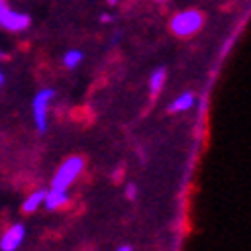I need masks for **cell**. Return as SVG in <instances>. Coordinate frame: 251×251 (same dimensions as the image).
Masks as SVG:
<instances>
[{
	"label": "cell",
	"instance_id": "12",
	"mask_svg": "<svg viewBox=\"0 0 251 251\" xmlns=\"http://www.w3.org/2000/svg\"><path fill=\"white\" fill-rule=\"evenodd\" d=\"M112 21V15H108V12H102L100 15V23H110Z\"/></svg>",
	"mask_w": 251,
	"mask_h": 251
},
{
	"label": "cell",
	"instance_id": "14",
	"mask_svg": "<svg viewBox=\"0 0 251 251\" xmlns=\"http://www.w3.org/2000/svg\"><path fill=\"white\" fill-rule=\"evenodd\" d=\"M4 82H6V76H4V72H2V70H0V86H2Z\"/></svg>",
	"mask_w": 251,
	"mask_h": 251
},
{
	"label": "cell",
	"instance_id": "1",
	"mask_svg": "<svg viewBox=\"0 0 251 251\" xmlns=\"http://www.w3.org/2000/svg\"><path fill=\"white\" fill-rule=\"evenodd\" d=\"M84 170V159L74 155L68 157L64 164L59 166V170L53 176V182H51V190L55 192H68V188L76 182V178L80 176V172Z\"/></svg>",
	"mask_w": 251,
	"mask_h": 251
},
{
	"label": "cell",
	"instance_id": "10",
	"mask_svg": "<svg viewBox=\"0 0 251 251\" xmlns=\"http://www.w3.org/2000/svg\"><path fill=\"white\" fill-rule=\"evenodd\" d=\"M82 59H84V53L80 51V49H72V51H68L64 55V66L68 70H74V68H78L82 64Z\"/></svg>",
	"mask_w": 251,
	"mask_h": 251
},
{
	"label": "cell",
	"instance_id": "8",
	"mask_svg": "<svg viewBox=\"0 0 251 251\" xmlns=\"http://www.w3.org/2000/svg\"><path fill=\"white\" fill-rule=\"evenodd\" d=\"M43 202H45V190H37V192L29 194V196H27V200L23 202V212H27V215H31V212H35V210L39 208Z\"/></svg>",
	"mask_w": 251,
	"mask_h": 251
},
{
	"label": "cell",
	"instance_id": "13",
	"mask_svg": "<svg viewBox=\"0 0 251 251\" xmlns=\"http://www.w3.org/2000/svg\"><path fill=\"white\" fill-rule=\"evenodd\" d=\"M117 251H133V247H131V245H121Z\"/></svg>",
	"mask_w": 251,
	"mask_h": 251
},
{
	"label": "cell",
	"instance_id": "4",
	"mask_svg": "<svg viewBox=\"0 0 251 251\" xmlns=\"http://www.w3.org/2000/svg\"><path fill=\"white\" fill-rule=\"evenodd\" d=\"M31 25V17L25 12L12 10L8 4L0 2V27H4L8 31H25Z\"/></svg>",
	"mask_w": 251,
	"mask_h": 251
},
{
	"label": "cell",
	"instance_id": "11",
	"mask_svg": "<svg viewBox=\"0 0 251 251\" xmlns=\"http://www.w3.org/2000/svg\"><path fill=\"white\" fill-rule=\"evenodd\" d=\"M125 194H127L129 200H133L137 196V186L135 184H127V190H125Z\"/></svg>",
	"mask_w": 251,
	"mask_h": 251
},
{
	"label": "cell",
	"instance_id": "5",
	"mask_svg": "<svg viewBox=\"0 0 251 251\" xmlns=\"http://www.w3.org/2000/svg\"><path fill=\"white\" fill-rule=\"evenodd\" d=\"M23 241H25V225L17 223L4 231L2 239H0V249L2 251H17Z\"/></svg>",
	"mask_w": 251,
	"mask_h": 251
},
{
	"label": "cell",
	"instance_id": "9",
	"mask_svg": "<svg viewBox=\"0 0 251 251\" xmlns=\"http://www.w3.org/2000/svg\"><path fill=\"white\" fill-rule=\"evenodd\" d=\"M166 68H157L153 74H151V78H149V92H151V96H157L159 90L164 88L166 84Z\"/></svg>",
	"mask_w": 251,
	"mask_h": 251
},
{
	"label": "cell",
	"instance_id": "2",
	"mask_svg": "<svg viewBox=\"0 0 251 251\" xmlns=\"http://www.w3.org/2000/svg\"><path fill=\"white\" fill-rule=\"evenodd\" d=\"M202 12H198L194 8H188V10H182L178 12L172 23H170V27L174 31V35H178V37H190L194 33L200 31V27H202Z\"/></svg>",
	"mask_w": 251,
	"mask_h": 251
},
{
	"label": "cell",
	"instance_id": "3",
	"mask_svg": "<svg viewBox=\"0 0 251 251\" xmlns=\"http://www.w3.org/2000/svg\"><path fill=\"white\" fill-rule=\"evenodd\" d=\"M53 96H55V92L51 88H43V90H39L33 98V121H35V127L39 133L47 131V106L53 100Z\"/></svg>",
	"mask_w": 251,
	"mask_h": 251
},
{
	"label": "cell",
	"instance_id": "7",
	"mask_svg": "<svg viewBox=\"0 0 251 251\" xmlns=\"http://www.w3.org/2000/svg\"><path fill=\"white\" fill-rule=\"evenodd\" d=\"M68 202V192H55V190H49L45 192V208L47 210H55L59 206H64Z\"/></svg>",
	"mask_w": 251,
	"mask_h": 251
},
{
	"label": "cell",
	"instance_id": "6",
	"mask_svg": "<svg viewBox=\"0 0 251 251\" xmlns=\"http://www.w3.org/2000/svg\"><path fill=\"white\" fill-rule=\"evenodd\" d=\"M194 102H196L194 94H192V92H184V94H180L178 98H174V102L170 104V112H184V110H188V108H192Z\"/></svg>",
	"mask_w": 251,
	"mask_h": 251
}]
</instances>
